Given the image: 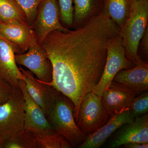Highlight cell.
Returning <instances> with one entry per match:
<instances>
[{
	"label": "cell",
	"mask_w": 148,
	"mask_h": 148,
	"mask_svg": "<svg viewBox=\"0 0 148 148\" xmlns=\"http://www.w3.org/2000/svg\"><path fill=\"white\" fill-rule=\"evenodd\" d=\"M120 32L102 12L74 31L51 32L40 45L52 67V80L47 84L73 101L75 119L83 98L101 79L108 47Z\"/></svg>",
	"instance_id": "obj_1"
},
{
	"label": "cell",
	"mask_w": 148,
	"mask_h": 148,
	"mask_svg": "<svg viewBox=\"0 0 148 148\" xmlns=\"http://www.w3.org/2000/svg\"><path fill=\"white\" fill-rule=\"evenodd\" d=\"M148 0L132 1L129 16L120 36L128 61L135 65L143 62L138 54L140 41L148 27Z\"/></svg>",
	"instance_id": "obj_2"
},
{
	"label": "cell",
	"mask_w": 148,
	"mask_h": 148,
	"mask_svg": "<svg viewBox=\"0 0 148 148\" xmlns=\"http://www.w3.org/2000/svg\"><path fill=\"white\" fill-rule=\"evenodd\" d=\"M74 109L73 101L59 92L47 118L53 129L64 137L71 147L78 148L84 142L87 135L77 125Z\"/></svg>",
	"instance_id": "obj_3"
},
{
	"label": "cell",
	"mask_w": 148,
	"mask_h": 148,
	"mask_svg": "<svg viewBox=\"0 0 148 148\" xmlns=\"http://www.w3.org/2000/svg\"><path fill=\"white\" fill-rule=\"evenodd\" d=\"M25 126L24 98L20 87L0 104V143L13 136Z\"/></svg>",
	"instance_id": "obj_4"
},
{
	"label": "cell",
	"mask_w": 148,
	"mask_h": 148,
	"mask_svg": "<svg viewBox=\"0 0 148 148\" xmlns=\"http://www.w3.org/2000/svg\"><path fill=\"white\" fill-rule=\"evenodd\" d=\"M109 116L101 97L90 92L83 98L75 121L81 130L87 136L105 124Z\"/></svg>",
	"instance_id": "obj_5"
},
{
	"label": "cell",
	"mask_w": 148,
	"mask_h": 148,
	"mask_svg": "<svg viewBox=\"0 0 148 148\" xmlns=\"http://www.w3.org/2000/svg\"><path fill=\"white\" fill-rule=\"evenodd\" d=\"M136 66L128 61L119 35L110 44L103 74L92 92L101 97L103 92L112 81L114 77L122 69H131Z\"/></svg>",
	"instance_id": "obj_6"
},
{
	"label": "cell",
	"mask_w": 148,
	"mask_h": 148,
	"mask_svg": "<svg viewBox=\"0 0 148 148\" xmlns=\"http://www.w3.org/2000/svg\"><path fill=\"white\" fill-rule=\"evenodd\" d=\"M59 16V6L56 0H43L40 3L36 17L31 25L39 45H40L46 37L53 31H70L61 25Z\"/></svg>",
	"instance_id": "obj_7"
},
{
	"label": "cell",
	"mask_w": 148,
	"mask_h": 148,
	"mask_svg": "<svg viewBox=\"0 0 148 148\" xmlns=\"http://www.w3.org/2000/svg\"><path fill=\"white\" fill-rule=\"evenodd\" d=\"M27 51L15 54L16 64L27 68L41 81L47 84L51 82L52 67L45 51L36 40Z\"/></svg>",
	"instance_id": "obj_8"
},
{
	"label": "cell",
	"mask_w": 148,
	"mask_h": 148,
	"mask_svg": "<svg viewBox=\"0 0 148 148\" xmlns=\"http://www.w3.org/2000/svg\"><path fill=\"white\" fill-rule=\"evenodd\" d=\"M19 69L24 75L29 95L42 109L47 117L59 92L51 86L35 78L30 71H26L21 67Z\"/></svg>",
	"instance_id": "obj_9"
},
{
	"label": "cell",
	"mask_w": 148,
	"mask_h": 148,
	"mask_svg": "<svg viewBox=\"0 0 148 148\" xmlns=\"http://www.w3.org/2000/svg\"><path fill=\"white\" fill-rule=\"evenodd\" d=\"M20 53L17 46L0 35V77L14 88L19 87V80L24 79L15 61V54Z\"/></svg>",
	"instance_id": "obj_10"
},
{
	"label": "cell",
	"mask_w": 148,
	"mask_h": 148,
	"mask_svg": "<svg viewBox=\"0 0 148 148\" xmlns=\"http://www.w3.org/2000/svg\"><path fill=\"white\" fill-rule=\"evenodd\" d=\"M111 116V118L103 126L87 135L84 142L78 148H100L119 128L135 119L129 108Z\"/></svg>",
	"instance_id": "obj_11"
},
{
	"label": "cell",
	"mask_w": 148,
	"mask_h": 148,
	"mask_svg": "<svg viewBox=\"0 0 148 148\" xmlns=\"http://www.w3.org/2000/svg\"><path fill=\"white\" fill-rule=\"evenodd\" d=\"M109 147H118L130 143H148V114L135 118L115 132Z\"/></svg>",
	"instance_id": "obj_12"
},
{
	"label": "cell",
	"mask_w": 148,
	"mask_h": 148,
	"mask_svg": "<svg viewBox=\"0 0 148 148\" xmlns=\"http://www.w3.org/2000/svg\"><path fill=\"white\" fill-rule=\"evenodd\" d=\"M18 83L24 98V128L47 134L56 132L48 121L42 109L29 95L24 80H19Z\"/></svg>",
	"instance_id": "obj_13"
},
{
	"label": "cell",
	"mask_w": 148,
	"mask_h": 148,
	"mask_svg": "<svg viewBox=\"0 0 148 148\" xmlns=\"http://www.w3.org/2000/svg\"><path fill=\"white\" fill-rule=\"evenodd\" d=\"M137 93L127 86L112 81L101 96L102 102L109 115L129 108Z\"/></svg>",
	"instance_id": "obj_14"
},
{
	"label": "cell",
	"mask_w": 148,
	"mask_h": 148,
	"mask_svg": "<svg viewBox=\"0 0 148 148\" xmlns=\"http://www.w3.org/2000/svg\"><path fill=\"white\" fill-rule=\"evenodd\" d=\"M0 35L17 46L21 53L26 52L37 40L34 32L27 21L0 22Z\"/></svg>",
	"instance_id": "obj_15"
},
{
	"label": "cell",
	"mask_w": 148,
	"mask_h": 148,
	"mask_svg": "<svg viewBox=\"0 0 148 148\" xmlns=\"http://www.w3.org/2000/svg\"><path fill=\"white\" fill-rule=\"evenodd\" d=\"M113 81L127 86L137 94L148 90V65L146 61L128 69H122L114 77Z\"/></svg>",
	"instance_id": "obj_16"
},
{
	"label": "cell",
	"mask_w": 148,
	"mask_h": 148,
	"mask_svg": "<svg viewBox=\"0 0 148 148\" xmlns=\"http://www.w3.org/2000/svg\"><path fill=\"white\" fill-rule=\"evenodd\" d=\"M73 23L82 26L90 18L102 13L103 0H73Z\"/></svg>",
	"instance_id": "obj_17"
},
{
	"label": "cell",
	"mask_w": 148,
	"mask_h": 148,
	"mask_svg": "<svg viewBox=\"0 0 148 148\" xmlns=\"http://www.w3.org/2000/svg\"><path fill=\"white\" fill-rule=\"evenodd\" d=\"M131 0H103V11L121 29L129 16Z\"/></svg>",
	"instance_id": "obj_18"
},
{
	"label": "cell",
	"mask_w": 148,
	"mask_h": 148,
	"mask_svg": "<svg viewBox=\"0 0 148 148\" xmlns=\"http://www.w3.org/2000/svg\"><path fill=\"white\" fill-rule=\"evenodd\" d=\"M1 148H38L34 134L24 128L2 144Z\"/></svg>",
	"instance_id": "obj_19"
},
{
	"label": "cell",
	"mask_w": 148,
	"mask_h": 148,
	"mask_svg": "<svg viewBox=\"0 0 148 148\" xmlns=\"http://www.w3.org/2000/svg\"><path fill=\"white\" fill-rule=\"evenodd\" d=\"M27 21L24 11L16 0H0V22Z\"/></svg>",
	"instance_id": "obj_20"
},
{
	"label": "cell",
	"mask_w": 148,
	"mask_h": 148,
	"mask_svg": "<svg viewBox=\"0 0 148 148\" xmlns=\"http://www.w3.org/2000/svg\"><path fill=\"white\" fill-rule=\"evenodd\" d=\"M32 131L34 134L38 148L72 147L68 141L58 132L47 134L38 131Z\"/></svg>",
	"instance_id": "obj_21"
},
{
	"label": "cell",
	"mask_w": 148,
	"mask_h": 148,
	"mask_svg": "<svg viewBox=\"0 0 148 148\" xmlns=\"http://www.w3.org/2000/svg\"><path fill=\"white\" fill-rule=\"evenodd\" d=\"M147 90L142 92L138 97H135L129 106L130 109L134 118L148 114Z\"/></svg>",
	"instance_id": "obj_22"
},
{
	"label": "cell",
	"mask_w": 148,
	"mask_h": 148,
	"mask_svg": "<svg viewBox=\"0 0 148 148\" xmlns=\"http://www.w3.org/2000/svg\"><path fill=\"white\" fill-rule=\"evenodd\" d=\"M25 12L29 25L34 23L36 17L38 7L43 0H16Z\"/></svg>",
	"instance_id": "obj_23"
},
{
	"label": "cell",
	"mask_w": 148,
	"mask_h": 148,
	"mask_svg": "<svg viewBox=\"0 0 148 148\" xmlns=\"http://www.w3.org/2000/svg\"><path fill=\"white\" fill-rule=\"evenodd\" d=\"M60 18L67 26L73 24L74 7L73 0H58Z\"/></svg>",
	"instance_id": "obj_24"
},
{
	"label": "cell",
	"mask_w": 148,
	"mask_h": 148,
	"mask_svg": "<svg viewBox=\"0 0 148 148\" xmlns=\"http://www.w3.org/2000/svg\"><path fill=\"white\" fill-rule=\"evenodd\" d=\"M14 88L5 80L0 77V104L5 101L12 94Z\"/></svg>",
	"instance_id": "obj_25"
},
{
	"label": "cell",
	"mask_w": 148,
	"mask_h": 148,
	"mask_svg": "<svg viewBox=\"0 0 148 148\" xmlns=\"http://www.w3.org/2000/svg\"><path fill=\"white\" fill-rule=\"evenodd\" d=\"M141 50V55L146 59H147L148 55V28L146 29L142 39L140 41L139 47Z\"/></svg>",
	"instance_id": "obj_26"
},
{
	"label": "cell",
	"mask_w": 148,
	"mask_h": 148,
	"mask_svg": "<svg viewBox=\"0 0 148 148\" xmlns=\"http://www.w3.org/2000/svg\"><path fill=\"white\" fill-rule=\"evenodd\" d=\"M123 146L126 148H148V143H130Z\"/></svg>",
	"instance_id": "obj_27"
},
{
	"label": "cell",
	"mask_w": 148,
	"mask_h": 148,
	"mask_svg": "<svg viewBox=\"0 0 148 148\" xmlns=\"http://www.w3.org/2000/svg\"><path fill=\"white\" fill-rule=\"evenodd\" d=\"M1 144L0 143V148H1Z\"/></svg>",
	"instance_id": "obj_28"
},
{
	"label": "cell",
	"mask_w": 148,
	"mask_h": 148,
	"mask_svg": "<svg viewBox=\"0 0 148 148\" xmlns=\"http://www.w3.org/2000/svg\"><path fill=\"white\" fill-rule=\"evenodd\" d=\"M135 1V0H131V1Z\"/></svg>",
	"instance_id": "obj_29"
}]
</instances>
